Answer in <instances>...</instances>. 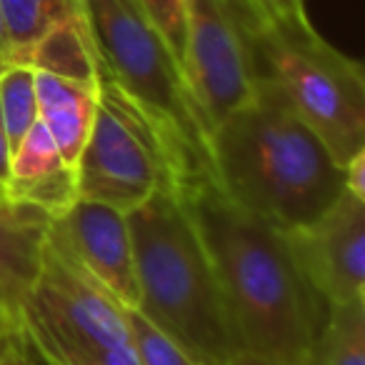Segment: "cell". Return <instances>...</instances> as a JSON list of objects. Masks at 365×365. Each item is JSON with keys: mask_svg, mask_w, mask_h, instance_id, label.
Segmentation results:
<instances>
[{"mask_svg": "<svg viewBox=\"0 0 365 365\" xmlns=\"http://www.w3.org/2000/svg\"><path fill=\"white\" fill-rule=\"evenodd\" d=\"M228 310L240 350L280 365H313L328 305L300 270L285 233L233 203L210 173L178 190Z\"/></svg>", "mask_w": 365, "mask_h": 365, "instance_id": "obj_1", "label": "cell"}, {"mask_svg": "<svg viewBox=\"0 0 365 365\" xmlns=\"http://www.w3.org/2000/svg\"><path fill=\"white\" fill-rule=\"evenodd\" d=\"M208 153L218 188L280 233L318 220L345 190L343 168L263 78L210 130Z\"/></svg>", "mask_w": 365, "mask_h": 365, "instance_id": "obj_2", "label": "cell"}, {"mask_svg": "<svg viewBox=\"0 0 365 365\" xmlns=\"http://www.w3.org/2000/svg\"><path fill=\"white\" fill-rule=\"evenodd\" d=\"M138 313L198 365L240 350L208 253L178 193H155L128 213Z\"/></svg>", "mask_w": 365, "mask_h": 365, "instance_id": "obj_3", "label": "cell"}, {"mask_svg": "<svg viewBox=\"0 0 365 365\" xmlns=\"http://www.w3.org/2000/svg\"><path fill=\"white\" fill-rule=\"evenodd\" d=\"M258 78L318 135L340 168L365 150V71L330 46L313 23L248 38Z\"/></svg>", "mask_w": 365, "mask_h": 365, "instance_id": "obj_4", "label": "cell"}, {"mask_svg": "<svg viewBox=\"0 0 365 365\" xmlns=\"http://www.w3.org/2000/svg\"><path fill=\"white\" fill-rule=\"evenodd\" d=\"M96 58L113 83L150 115L198 170L210 173V130L178 58L135 0H86Z\"/></svg>", "mask_w": 365, "mask_h": 365, "instance_id": "obj_5", "label": "cell"}, {"mask_svg": "<svg viewBox=\"0 0 365 365\" xmlns=\"http://www.w3.org/2000/svg\"><path fill=\"white\" fill-rule=\"evenodd\" d=\"M98 113L78 160V198L130 213L155 193H178L198 168L108 78L96 58Z\"/></svg>", "mask_w": 365, "mask_h": 365, "instance_id": "obj_6", "label": "cell"}, {"mask_svg": "<svg viewBox=\"0 0 365 365\" xmlns=\"http://www.w3.org/2000/svg\"><path fill=\"white\" fill-rule=\"evenodd\" d=\"M182 73L208 130L255 93L258 73L230 0H182Z\"/></svg>", "mask_w": 365, "mask_h": 365, "instance_id": "obj_7", "label": "cell"}, {"mask_svg": "<svg viewBox=\"0 0 365 365\" xmlns=\"http://www.w3.org/2000/svg\"><path fill=\"white\" fill-rule=\"evenodd\" d=\"M285 235L328 308L365 300V200L343 190L318 220Z\"/></svg>", "mask_w": 365, "mask_h": 365, "instance_id": "obj_8", "label": "cell"}, {"mask_svg": "<svg viewBox=\"0 0 365 365\" xmlns=\"http://www.w3.org/2000/svg\"><path fill=\"white\" fill-rule=\"evenodd\" d=\"M48 238L96 280L120 308L138 310V280L128 213L106 203L78 200L51 220Z\"/></svg>", "mask_w": 365, "mask_h": 365, "instance_id": "obj_9", "label": "cell"}, {"mask_svg": "<svg viewBox=\"0 0 365 365\" xmlns=\"http://www.w3.org/2000/svg\"><path fill=\"white\" fill-rule=\"evenodd\" d=\"M6 198L38 208L51 220L66 215L78 203V170L68 168L41 120L28 130L21 145L13 150L11 178Z\"/></svg>", "mask_w": 365, "mask_h": 365, "instance_id": "obj_10", "label": "cell"}, {"mask_svg": "<svg viewBox=\"0 0 365 365\" xmlns=\"http://www.w3.org/2000/svg\"><path fill=\"white\" fill-rule=\"evenodd\" d=\"M38 120L48 128L63 163L78 170V160L98 113V76L93 81L36 71Z\"/></svg>", "mask_w": 365, "mask_h": 365, "instance_id": "obj_11", "label": "cell"}, {"mask_svg": "<svg viewBox=\"0 0 365 365\" xmlns=\"http://www.w3.org/2000/svg\"><path fill=\"white\" fill-rule=\"evenodd\" d=\"M48 228L38 208L0 200V300L18 315L41 273Z\"/></svg>", "mask_w": 365, "mask_h": 365, "instance_id": "obj_12", "label": "cell"}, {"mask_svg": "<svg viewBox=\"0 0 365 365\" xmlns=\"http://www.w3.org/2000/svg\"><path fill=\"white\" fill-rule=\"evenodd\" d=\"M0 16L8 36L11 66L31 68L38 46L56 28L86 21V11L73 0H0Z\"/></svg>", "mask_w": 365, "mask_h": 365, "instance_id": "obj_13", "label": "cell"}, {"mask_svg": "<svg viewBox=\"0 0 365 365\" xmlns=\"http://www.w3.org/2000/svg\"><path fill=\"white\" fill-rule=\"evenodd\" d=\"M313 365H365V300L328 308Z\"/></svg>", "mask_w": 365, "mask_h": 365, "instance_id": "obj_14", "label": "cell"}, {"mask_svg": "<svg viewBox=\"0 0 365 365\" xmlns=\"http://www.w3.org/2000/svg\"><path fill=\"white\" fill-rule=\"evenodd\" d=\"M0 115L8 133L11 150L21 145L33 125L38 123L36 71L28 66H11L0 76Z\"/></svg>", "mask_w": 365, "mask_h": 365, "instance_id": "obj_15", "label": "cell"}, {"mask_svg": "<svg viewBox=\"0 0 365 365\" xmlns=\"http://www.w3.org/2000/svg\"><path fill=\"white\" fill-rule=\"evenodd\" d=\"M230 6L243 26L245 38L280 26L310 23L305 0H230Z\"/></svg>", "mask_w": 365, "mask_h": 365, "instance_id": "obj_16", "label": "cell"}, {"mask_svg": "<svg viewBox=\"0 0 365 365\" xmlns=\"http://www.w3.org/2000/svg\"><path fill=\"white\" fill-rule=\"evenodd\" d=\"M123 315H125L133 348H135L140 365H198L188 353H182L168 335H163L158 328H153L138 310L123 308Z\"/></svg>", "mask_w": 365, "mask_h": 365, "instance_id": "obj_17", "label": "cell"}, {"mask_svg": "<svg viewBox=\"0 0 365 365\" xmlns=\"http://www.w3.org/2000/svg\"><path fill=\"white\" fill-rule=\"evenodd\" d=\"M182 68V0H135Z\"/></svg>", "mask_w": 365, "mask_h": 365, "instance_id": "obj_18", "label": "cell"}, {"mask_svg": "<svg viewBox=\"0 0 365 365\" xmlns=\"http://www.w3.org/2000/svg\"><path fill=\"white\" fill-rule=\"evenodd\" d=\"M0 365H38V358L28 348L21 330H13L3 343H0Z\"/></svg>", "mask_w": 365, "mask_h": 365, "instance_id": "obj_19", "label": "cell"}, {"mask_svg": "<svg viewBox=\"0 0 365 365\" xmlns=\"http://www.w3.org/2000/svg\"><path fill=\"white\" fill-rule=\"evenodd\" d=\"M343 180L345 193L365 200V150H360L343 165Z\"/></svg>", "mask_w": 365, "mask_h": 365, "instance_id": "obj_20", "label": "cell"}, {"mask_svg": "<svg viewBox=\"0 0 365 365\" xmlns=\"http://www.w3.org/2000/svg\"><path fill=\"white\" fill-rule=\"evenodd\" d=\"M11 158L13 150H11V143H8L6 125H3V115H0V185L3 188H6L8 178H11Z\"/></svg>", "mask_w": 365, "mask_h": 365, "instance_id": "obj_21", "label": "cell"}, {"mask_svg": "<svg viewBox=\"0 0 365 365\" xmlns=\"http://www.w3.org/2000/svg\"><path fill=\"white\" fill-rule=\"evenodd\" d=\"M13 330H21V315L13 313V310L0 300V343H3Z\"/></svg>", "mask_w": 365, "mask_h": 365, "instance_id": "obj_22", "label": "cell"}, {"mask_svg": "<svg viewBox=\"0 0 365 365\" xmlns=\"http://www.w3.org/2000/svg\"><path fill=\"white\" fill-rule=\"evenodd\" d=\"M225 365H280L270 358H263L258 353H250V350H238L235 355H230V360Z\"/></svg>", "mask_w": 365, "mask_h": 365, "instance_id": "obj_23", "label": "cell"}, {"mask_svg": "<svg viewBox=\"0 0 365 365\" xmlns=\"http://www.w3.org/2000/svg\"><path fill=\"white\" fill-rule=\"evenodd\" d=\"M11 68V56H8V36H6V26H3V16H0V76L3 71Z\"/></svg>", "mask_w": 365, "mask_h": 365, "instance_id": "obj_24", "label": "cell"}, {"mask_svg": "<svg viewBox=\"0 0 365 365\" xmlns=\"http://www.w3.org/2000/svg\"><path fill=\"white\" fill-rule=\"evenodd\" d=\"M73 3H76L78 8H83V11H86V0H73Z\"/></svg>", "mask_w": 365, "mask_h": 365, "instance_id": "obj_25", "label": "cell"}, {"mask_svg": "<svg viewBox=\"0 0 365 365\" xmlns=\"http://www.w3.org/2000/svg\"><path fill=\"white\" fill-rule=\"evenodd\" d=\"M0 200H6V188L3 185H0Z\"/></svg>", "mask_w": 365, "mask_h": 365, "instance_id": "obj_26", "label": "cell"}]
</instances>
